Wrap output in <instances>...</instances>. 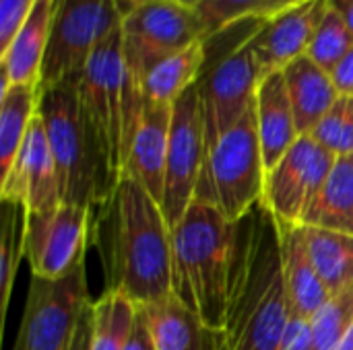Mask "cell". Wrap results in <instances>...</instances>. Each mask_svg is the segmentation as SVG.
<instances>
[{
    "label": "cell",
    "instance_id": "6da1fadb",
    "mask_svg": "<svg viewBox=\"0 0 353 350\" xmlns=\"http://www.w3.org/2000/svg\"><path fill=\"white\" fill-rule=\"evenodd\" d=\"M91 243L103 264L105 289L147 307L172 295V227L161 204L134 179L120 175L93 210Z\"/></svg>",
    "mask_w": 353,
    "mask_h": 350
},
{
    "label": "cell",
    "instance_id": "7a4b0ae2",
    "mask_svg": "<svg viewBox=\"0 0 353 350\" xmlns=\"http://www.w3.org/2000/svg\"><path fill=\"white\" fill-rule=\"evenodd\" d=\"M290 320L279 227L261 202L234 225L223 332L230 350H279Z\"/></svg>",
    "mask_w": 353,
    "mask_h": 350
},
{
    "label": "cell",
    "instance_id": "3957f363",
    "mask_svg": "<svg viewBox=\"0 0 353 350\" xmlns=\"http://www.w3.org/2000/svg\"><path fill=\"white\" fill-rule=\"evenodd\" d=\"M234 225L194 200L172 227V297L211 330L225 328Z\"/></svg>",
    "mask_w": 353,
    "mask_h": 350
},
{
    "label": "cell",
    "instance_id": "277c9868",
    "mask_svg": "<svg viewBox=\"0 0 353 350\" xmlns=\"http://www.w3.org/2000/svg\"><path fill=\"white\" fill-rule=\"evenodd\" d=\"M79 78L39 91L37 113L58 167L62 202L95 210L112 194L118 175L81 111Z\"/></svg>",
    "mask_w": 353,
    "mask_h": 350
},
{
    "label": "cell",
    "instance_id": "5b68a950",
    "mask_svg": "<svg viewBox=\"0 0 353 350\" xmlns=\"http://www.w3.org/2000/svg\"><path fill=\"white\" fill-rule=\"evenodd\" d=\"M265 161L254 105L209 151L194 200L215 206L230 223L242 221L265 196Z\"/></svg>",
    "mask_w": 353,
    "mask_h": 350
},
{
    "label": "cell",
    "instance_id": "8992f818",
    "mask_svg": "<svg viewBox=\"0 0 353 350\" xmlns=\"http://www.w3.org/2000/svg\"><path fill=\"white\" fill-rule=\"evenodd\" d=\"M261 23L236 45H223L215 62H205L196 89L205 122L207 155L254 105L256 89L263 80L254 52V33Z\"/></svg>",
    "mask_w": 353,
    "mask_h": 350
},
{
    "label": "cell",
    "instance_id": "52a82bcc",
    "mask_svg": "<svg viewBox=\"0 0 353 350\" xmlns=\"http://www.w3.org/2000/svg\"><path fill=\"white\" fill-rule=\"evenodd\" d=\"M122 25L116 0H58L39 91L79 78L95 47Z\"/></svg>",
    "mask_w": 353,
    "mask_h": 350
},
{
    "label": "cell",
    "instance_id": "ba28073f",
    "mask_svg": "<svg viewBox=\"0 0 353 350\" xmlns=\"http://www.w3.org/2000/svg\"><path fill=\"white\" fill-rule=\"evenodd\" d=\"M124 66L145 83V76L168 56L205 39L199 12L176 0H151L122 17Z\"/></svg>",
    "mask_w": 353,
    "mask_h": 350
},
{
    "label": "cell",
    "instance_id": "9c48e42d",
    "mask_svg": "<svg viewBox=\"0 0 353 350\" xmlns=\"http://www.w3.org/2000/svg\"><path fill=\"white\" fill-rule=\"evenodd\" d=\"M89 301L85 258L62 278L41 281L31 276L12 350H66Z\"/></svg>",
    "mask_w": 353,
    "mask_h": 350
},
{
    "label": "cell",
    "instance_id": "30bf717a",
    "mask_svg": "<svg viewBox=\"0 0 353 350\" xmlns=\"http://www.w3.org/2000/svg\"><path fill=\"white\" fill-rule=\"evenodd\" d=\"M93 210L79 204H58L46 212H21V250L31 276L56 281L68 274L91 241Z\"/></svg>",
    "mask_w": 353,
    "mask_h": 350
},
{
    "label": "cell",
    "instance_id": "8fae6325",
    "mask_svg": "<svg viewBox=\"0 0 353 350\" xmlns=\"http://www.w3.org/2000/svg\"><path fill=\"white\" fill-rule=\"evenodd\" d=\"M124 99V54L122 29L112 31L91 54L79 78V101L87 124L97 134L116 175L120 177Z\"/></svg>",
    "mask_w": 353,
    "mask_h": 350
},
{
    "label": "cell",
    "instance_id": "7c38bea8",
    "mask_svg": "<svg viewBox=\"0 0 353 350\" xmlns=\"http://www.w3.org/2000/svg\"><path fill=\"white\" fill-rule=\"evenodd\" d=\"M207 159L205 122L196 85L172 105L170 144L161 210L174 227L194 202L199 177Z\"/></svg>",
    "mask_w": 353,
    "mask_h": 350
},
{
    "label": "cell",
    "instance_id": "4fadbf2b",
    "mask_svg": "<svg viewBox=\"0 0 353 350\" xmlns=\"http://www.w3.org/2000/svg\"><path fill=\"white\" fill-rule=\"evenodd\" d=\"M335 159L337 155L323 149L312 136H300L285 157L267 171L263 204L277 223H304Z\"/></svg>",
    "mask_w": 353,
    "mask_h": 350
},
{
    "label": "cell",
    "instance_id": "5bb4252c",
    "mask_svg": "<svg viewBox=\"0 0 353 350\" xmlns=\"http://www.w3.org/2000/svg\"><path fill=\"white\" fill-rule=\"evenodd\" d=\"M0 200L21 208V212H46L62 204L58 167L39 113L33 118L25 142L0 177Z\"/></svg>",
    "mask_w": 353,
    "mask_h": 350
},
{
    "label": "cell",
    "instance_id": "9a60e30c",
    "mask_svg": "<svg viewBox=\"0 0 353 350\" xmlns=\"http://www.w3.org/2000/svg\"><path fill=\"white\" fill-rule=\"evenodd\" d=\"M327 8L329 0H306L261 23L254 33V52L263 78L306 56Z\"/></svg>",
    "mask_w": 353,
    "mask_h": 350
},
{
    "label": "cell",
    "instance_id": "2e32d148",
    "mask_svg": "<svg viewBox=\"0 0 353 350\" xmlns=\"http://www.w3.org/2000/svg\"><path fill=\"white\" fill-rule=\"evenodd\" d=\"M172 105H145L141 124L122 163V173L141 184L159 204L165 186V161L170 144Z\"/></svg>",
    "mask_w": 353,
    "mask_h": 350
},
{
    "label": "cell",
    "instance_id": "e0dca14e",
    "mask_svg": "<svg viewBox=\"0 0 353 350\" xmlns=\"http://www.w3.org/2000/svg\"><path fill=\"white\" fill-rule=\"evenodd\" d=\"M56 4L58 0H35L10 43L0 52V91L10 85L39 87Z\"/></svg>",
    "mask_w": 353,
    "mask_h": 350
},
{
    "label": "cell",
    "instance_id": "ac0fdd59",
    "mask_svg": "<svg viewBox=\"0 0 353 350\" xmlns=\"http://www.w3.org/2000/svg\"><path fill=\"white\" fill-rule=\"evenodd\" d=\"M277 227L292 316L312 320L329 303L331 293L323 285L308 254L304 225L277 223Z\"/></svg>",
    "mask_w": 353,
    "mask_h": 350
},
{
    "label": "cell",
    "instance_id": "d6986e66",
    "mask_svg": "<svg viewBox=\"0 0 353 350\" xmlns=\"http://www.w3.org/2000/svg\"><path fill=\"white\" fill-rule=\"evenodd\" d=\"M254 111L263 161L265 169L269 171L285 157V153L300 138L283 72H273L259 83Z\"/></svg>",
    "mask_w": 353,
    "mask_h": 350
},
{
    "label": "cell",
    "instance_id": "ffe728a7",
    "mask_svg": "<svg viewBox=\"0 0 353 350\" xmlns=\"http://www.w3.org/2000/svg\"><path fill=\"white\" fill-rule=\"evenodd\" d=\"M143 309L157 350H230L223 330L207 328L172 295Z\"/></svg>",
    "mask_w": 353,
    "mask_h": 350
},
{
    "label": "cell",
    "instance_id": "44dd1931",
    "mask_svg": "<svg viewBox=\"0 0 353 350\" xmlns=\"http://www.w3.org/2000/svg\"><path fill=\"white\" fill-rule=\"evenodd\" d=\"M281 72L285 78L298 132L300 136H308L341 95L337 93L331 74L314 64L308 56H300Z\"/></svg>",
    "mask_w": 353,
    "mask_h": 350
},
{
    "label": "cell",
    "instance_id": "7402d4cb",
    "mask_svg": "<svg viewBox=\"0 0 353 350\" xmlns=\"http://www.w3.org/2000/svg\"><path fill=\"white\" fill-rule=\"evenodd\" d=\"M207 43L199 39L188 47L168 56L145 76V99L157 105H174L188 89H192L205 68Z\"/></svg>",
    "mask_w": 353,
    "mask_h": 350
},
{
    "label": "cell",
    "instance_id": "603a6c76",
    "mask_svg": "<svg viewBox=\"0 0 353 350\" xmlns=\"http://www.w3.org/2000/svg\"><path fill=\"white\" fill-rule=\"evenodd\" d=\"M302 225L353 235V155L335 159Z\"/></svg>",
    "mask_w": 353,
    "mask_h": 350
},
{
    "label": "cell",
    "instance_id": "cb8c5ba5",
    "mask_svg": "<svg viewBox=\"0 0 353 350\" xmlns=\"http://www.w3.org/2000/svg\"><path fill=\"white\" fill-rule=\"evenodd\" d=\"M37 85H10L0 91V177H4L14 163L31 122L37 116Z\"/></svg>",
    "mask_w": 353,
    "mask_h": 350
},
{
    "label": "cell",
    "instance_id": "d4e9b609",
    "mask_svg": "<svg viewBox=\"0 0 353 350\" xmlns=\"http://www.w3.org/2000/svg\"><path fill=\"white\" fill-rule=\"evenodd\" d=\"M304 231L312 264L331 297L353 287V235L319 227Z\"/></svg>",
    "mask_w": 353,
    "mask_h": 350
},
{
    "label": "cell",
    "instance_id": "484cf974",
    "mask_svg": "<svg viewBox=\"0 0 353 350\" xmlns=\"http://www.w3.org/2000/svg\"><path fill=\"white\" fill-rule=\"evenodd\" d=\"M139 316V305L120 293L103 291L93 301V350H124Z\"/></svg>",
    "mask_w": 353,
    "mask_h": 350
},
{
    "label": "cell",
    "instance_id": "4316f807",
    "mask_svg": "<svg viewBox=\"0 0 353 350\" xmlns=\"http://www.w3.org/2000/svg\"><path fill=\"white\" fill-rule=\"evenodd\" d=\"M353 50V33L341 14L329 4L323 21L319 23L314 37L306 50V56L319 64L329 74L337 68V64Z\"/></svg>",
    "mask_w": 353,
    "mask_h": 350
},
{
    "label": "cell",
    "instance_id": "83f0119b",
    "mask_svg": "<svg viewBox=\"0 0 353 350\" xmlns=\"http://www.w3.org/2000/svg\"><path fill=\"white\" fill-rule=\"evenodd\" d=\"M17 208L19 206L10 202H2V229H0V318H2V324L6 320L19 262L23 258L21 229H17Z\"/></svg>",
    "mask_w": 353,
    "mask_h": 350
},
{
    "label": "cell",
    "instance_id": "f1b7e54d",
    "mask_svg": "<svg viewBox=\"0 0 353 350\" xmlns=\"http://www.w3.org/2000/svg\"><path fill=\"white\" fill-rule=\"evenodd\" d=\"M261 0H201L194 8L203 23L205 39H211L234 25L254 19Z\"/></svg>",
    "mask_w": 353,
    "mask_h": 350
},
{
    "label": "cell",
    "instance_id": "f546056e",
    "mask_svg": "<svg viewBox=\"0 0 353 350\" xmlns=\"http://www.w3.org/2000/svg\"><path fill=\"white\" fill-rule=\"evenodd\" d=\"M35 0H0V52L10 43Z\"/></svg>",
    "mask_w": 353,
    "mask_h": 350
},
{
    "label": "cell",
    "instance_id": "4dcf8cb0",
    "mask_svg": "<svg viewBox=\"0 0 353 350\" xmlns=\"http://www.w3.org/2000/svg\"><path fill=\"white\" fill-rule=\"evenodd\" d=\"M279 350H314L310 320L292 316L288 330L283 334V340L279 344Z\"/></svg>",
    "mask_w": 353,
    "mask_h": 350
},
{
    "label": "cell",
    "instance_id": "1f68e13d",
    "mask_svg": "<svg viewBox=\"0 0 353 350\" xmlns=\"http://www.w3.org/2000/svg\"><path fill=\"white\" fill-rule=\"evenodd\" d=\"M66 350H93V301L83 307Z\"/></svg>",
    "mask_w": 353,
    "mask_h": 350
},
{
    "label": "cell",
    "instance_id": "d6a6232c",
    "mask_svg": "<svg viewBox=\"0 0 353 350\" xmlns=\"http://www.w3.org/2000/svg\"><path fill=\"white\" fill-rule=\"evenodd\" d=\"M124 350H157L155 349V340L145 316V309L139 305V316H137V324L132 330V336L128 340V344L124 347Z\"/></svg>",
    "mask_w": 353,
    "mask_h": 350
},
{
    "label": "cell",
    "instance_id": "836d02e7",
    "mask_svg": "<svg viewBox=\"0 0 353 350\" xmlns=\"http://www.w3.org/2000/svg\"><path fill=\"white\" fill-rule=\"evenodd\" d=\"M331 78L341 97H353V50L337 64V68L331 72Z\"/></svg>",
    "mask_w": 353,
    "mask_h": 350
},
{
    "label": "cell",
    "instance_id": "e575fe53",
    "mask_svg": "<svg viewBox=\"0 0 353 350\" xmlns=\"http://www.w3.org/2000/svg\"><path fill=\"white\" fill-rule=\"evenodd\" d=\"M306 0H261L256 12H254V19H263V21H269L273 17H277L279 12L296 6V4H302Z\"/></svg>",
    "mask_w": 353,
    "mask_h": 350
},
{
    "label": "cell",
    "instance_id": "d590c367",
    "mask_svg": "<svg viewBox=\"0 0 353 350\" xmlns=\"http://www.w3.org/2000/svg\"><path fill=\"white\" fill-rule=\"evenodd\" d=\"M329 4L341 14V19L347 23L353 33V0H329Z\"/></svg>",
    "mask_w": 353,
    "mask_h": 350
},
{
    "label": "cell",
    "instance_id": "8d00e7d4",
    "mask_svg": "<svg viewBox=\"0 0 353 350\" xmlns=\"http://www.w3.org/2000/svg\"><path fill=\"white\" fill-rule=\"evenodd\" d=\"M145 2H151V0H116V4H118V8H120L122 17H124V14H128L132 8H137V6L145 4Z\"/></svg>",
    "mask_w": 353,
    "mask_h": 350
},
{
    "label": "cell",
    "instance_id": "74e56055",
    "mask_svg": "<svg viewBox=\"0 0 353 350\" xmlns=\"http://www.w3.org/2000/svg\"><path fill=\"white\" fill-rule=\"evenodd\" d=\"M176 2H180V4H184V6H190V8H196L201 0H176Z\"/></svg>",
    "mask_w": 353,
    "mask_h": 350
}]
</instances>
